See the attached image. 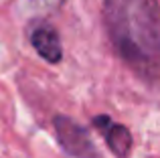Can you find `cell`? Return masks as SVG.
<instances>
[{
  "mask_svg": "<svg viewBox=\"0 0 160 158\" xmlns=\"http://www.w3.org/2000/svg\"><path fill=\"white\" fill-rule=\"evenodd\" d=\"M103 24L116 51L136 67L160 57V6L156 0H106Z\"/></svg>",
  "mask_w": 160,
  "mask_h": 158,
  "instance_id": "6da1fadb",
  "label": "cell"
},
{
  "mask_svg": "<svg viewBox=\"0 0 160 158\" xmlns=\"http://www.w3.org/2000/svg\"><path fill=\"white\" fill-rule=\"evenodd\" d=\"M55 132H57V138L61 142V146L71 156H75V158H98L95 146L91 142V138L87 136V132L77 122H73L71 118L57 116L55 118Z\"/></svg>",
  "mask_w": 160,
  "mask_h": 158,
  "instance_id": "7a4b0ae2",
  "label": "cell"
},
{
  "mask_svg": "<svg viewBox=\"0 0 160 158\" xmlns=\"http://www.w3.org/2000/svg\"><path fill=\"white\" fill-rule=\"evenodd\" d=\"M28 37H31V45L37 49L41 57L49 63H59L63 57V47L59 32L53 24L47 20H35L28 28Z\"/></svg>",
  "mask_w": 160,
  "mask_h": 158,
  "instance_id": "3957f363",
  "label": "cell"
},
{
  "mask_svg": "<svg viewBox=\"0 0 160 158\" xmlns=\"http://www.w3.org/2000/svg\"><path fill=\"white\" fill-rule=\"evenodd\" d=\"M95 128L103 132L106 136V142L109 146V150L116 156L126 158L130 154V148H132V134L128 132V128L122 126V124H113L108 116H98L93 120Z\"/></svg>",
  "mask_w": 160,
  "mask_h": 158,
  "instance_id": "277c9868",
  "label": "cell"
},
{
  "mask_svg": "<svg viewBox=\"0 0 160 158\" xmlns=\"http://www.w3.org/2000/svg\"><path fill=\"white\" fill-rule=\"evenodd\" d=\"M32 4H35L37 8H41V10L45 12H51V10H57L59 6H61L65 0H31Z\"/></svg>",
  "mask_w": 160,
  "mask_h": 158,
  "instance_id": "5b68a950",
  "label": "cell"
}]
</instances>
